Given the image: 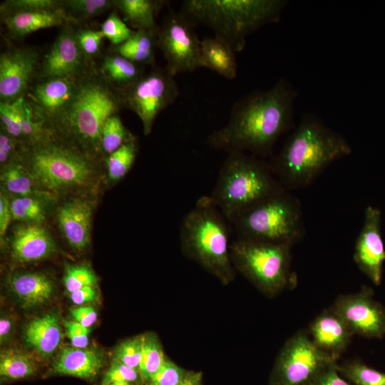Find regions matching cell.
<instances>
[{"label":"cell","mask_w":385,"mask_h":385,"mask_svg":"<svg viewBox=\"0 0 385 385\" xmlns=\"http://www.w3.org/2000/svg\"><path fill=\"white\" fill-rule=\"evenodd\" d=\"M36 371L34 359L29 354L16 350H7L1 354L0 375L9 379H21Z\"/></svg>","instance_id":"30"},{"label":"cell","mask_w":385,"mask_h":385,"mask_svg":"<svg viewBox=\"0 0 385 385\" xmlns=\"http://www.w3.org/2000/svg\"><path fill=\"white\" fill-rule=\"evenodd\" d=\"M125 108L140 118L145 135H148L158 115L172 105L179 96L175 80L165 68L153 66L128 88L118 93Z\"/></svg>","instance_id":"11"},{"label":"cell","mask_w":385,"mask_h":385,"mask_svg":"<svg viewBox=\"0 0 385 385\" xmlns=\"http://www.w3.org/2000/svg\"><path fill=\"white\" fill-rule=\"evenodd\" d=\"M40 57L35 48L14 47L0 56V101L14 103L26 96L37 78Z\"/></svg>","instance_id":"14"},{"label":"cell","mask_w":385,"mask_h":385,"mask_svg":"<svg viewBox=\"0 0 385 385\" xmlns=\"http://www.w3.org/2000/svg\"><path fill=\"white\" fill-rule=\"evenodd\" d=\"M339 373L353 385H385V373L359 360H349L337 365Z\"/></svg>","instance_id":"31"},{"label":"cell","mask_w":385,"mask_h":385,"mask_svg":"<svg viewBox=\"0 0 385 385\" xmlns=\"http://www.w3.org/2000/svg\"><path fill=\"white\" fill-rule=\"evenodd\" d=\"M66 334L73 347L86 348L88 344L89 328L76 321H67L63 323Z\"/></svg>","instance_id":"46"},{"label":"cell","mask_w":385,"mask_h":385,"mask_svg":"<svg viewBox=\"0 0 385 385\" xmlns=\"http://www.w3.org/2000/svg\"><path fill=\"white\" fill-rule=\"evenodd\" d=\"M26 342L42 356L51 355L58 346L62 333L55 313L31 321L24 331Z\"/></svg>","instance_id":"24"},{"label":"cell","mask_w":385,"mask_h":385,"mask_svg":"<svg viewBox=\"0 0 385 385\" xmlns=\"http://www.w3.org/2000/svg\"><path fill=\"white\" fill-rule=\"evenodd\" d=\"M284 188L268 163L251 154L233 152L224 162L208 197L229 222Z\"/></svg>","instance_id":"7"},{"label":"cell","mask_w":385,"mask_h":385,"mask_svg":"<svg viewBox=\"0 0 385 385\" xmlns=\"http://www.w3.org/2000/svg\"><path fill=\"white\" fill-rule=\"evenodd\" d=\"M133 136L124 126L118 113L105 123L101 133V152L108 156Z\"/></svg>","instance_id":"36"},{"label":"cell","mask_w":385,"mask_h":385,"mask_svg":"<svg viewBox=\"0 0 385 385\" xmlns=\"http://www.w3.org/2000/svg\"><path fill=\"white\" fill-rule=\"evenodd\" d=\"M1 180L5 189L16 197L37 196L36 185L21 160L3 167Z\"/></svg>","instance_id":"29"},{"label":"cell","mask_w":385,"mask_h":385,"mask_svg":"<svg viewBox=\"0 0 385 385\" xmlns=\"http://www.w3.org/2000/svg\"><path fill=\"white\" fill-rule=\"evenodd\" d=\"M97 283L95 273L88 266L83 265H67L63 277V284L70 293L86 286Z\"/></svg>","instance_id":"39"},{"label":"cell","mask_w":385,"mask_h":385,"mask_svg":"<svg viewBox=\"0 0 385 385\" xmlns=\"http://www.w3.org/2000/svg\"><path fill=\"white\" fill-rule=\"evenodd\" d=\"M12 219L11 203L1 192L0 195V235L4 237Z\"/></svg>","instance_id":"49"},{"label":"cell","mask_w":385,"mask_h":385,"mask_svg":"<svg viewBox=\"0 0 385 385\" xmlns=\"http://www.w3.org/2000/svg\"><path fill=\"white\" fill-rule=\"evenodd\" d=\"M10 203L13 220L38 224L45 219L46 205L38 196L16 197Z\"/></svg>","instance_id":"35"},{"label":"cell","mask_w":385,"mask_h":385,"mask_svg":"<svg viewBox=\"0 0 385 385\" xmlns=\"http://www.w3.org/2000/svg\"><path fill=\"white\" fill-rule=\"evenodd\" d=\"M9 286L26 306H36L46 302L53 291L51 280L46 274L37 272L16 274L10 279Z\"/></svg>","instance_id":"27"},{"label":"cell","mask_w":385,"mask_h":385,"mask_svg":"<svg viewBox=\"0 0 385 385\" xmlns=\"http://www.w3.org/2000/svg\"><path fill=\"white\" fill-rule=\"evenodd\" d=\"M11 256L19 262L41 260L52 255L55 242L48 230L35 223H24L13 230L10 241Z\"/></svg>","instance_id":"20"},{"label":"cell","mask_w":385,"mask_h":385,"mask_svg":"<svg viewBox=\"0 0 385 385\" xmlns=\"http://www.w3.org/2000/svg\"><path fill=\"white\" fill-rule=\"evenodd\" d=\"M381 221V212L378 208L369 205L365 209L364 224L356 238L353 255L358 268L376 286L381 282L385 261Z\"/></svg>","instance_id":"16"},{"label":"cell","mask_w":385,"mask_h":385,"mask_svg":"<svg viewBox=\"0 0 385 385\" xmlns=\"http://www.w3.org/2000/svg\"><path fill=\"white\" fill-rule=\"evenodd\" d=\"M74 321L89 328L97 319V313L91 306H80L71 310Z\"/></svg>","instance_id":"48"},{"label":"cell","mask_w":385,"mask_h":385,"mask_svg":"<svg viewBox=\"0 0 385 385\" xmlns=\"http://www.w3.org/2000/svg\"><path fill=\"white\" fill-rule=\"evenodd\" d=\"M235 51L224 39L215 36L201 41V57L203 67L208 68L228 80L237 73Z\"/></svg>","instance_id":"25"},{"label":"cell","mask_w":385,"mask_h":385,"mask_svg":"<svg viewBox=\"0 0 385 385\" xmlns=\"http://www.w3.org/2000/svg\"><path fill=\"white\" fill-rule=\"evenodd\" d=\"M178 385H202V373L201 371H188Z\"/></svg>","instance_id":"51"},{"label":"cell","mask_w":385,"mask_h":385,"mask_svg":"<svg viewBox=\"0 0 385 385\" xmlns=\"http://www.w3.org/2000/svg\"><path fill=\"white\" fill-rule=\"evenodd\" d=\"M1 128L9 135L23 143V132L16 101H0Z\"/></svg>","instance_id":"42"},{"label":"cell","mask_w":385,"mask_h":385,"mask_svg":"<svg viewBox=\"0 0 385 385\" xmlns=\"http://www.w3.org/2000/svg\"><path fill=\"white\" fill-rule=\"evenodd\" d=\"M62 9L61 0H6L1 4V15L16 12Z\"/></svg>","instance_id":"38"},{"label":"cell","mask_w":385,"mask_h":385,"mask_svg":"<svg viewBox=\"0 0 385 385\" xmlns=\"http://www.w3.org/2000/svg\"><path fill=\"white\" fill-rule=\"evenodd\" d=\"M351 153L342 134L319 117L305 114L269 164L284 188L297 190L308 187L332 163Z\"/></svg>","instance_id":"2"},{"label":"cell","mask_w":385,"mask_h":385,"mask_svg":"<svg viewBox=\"0 0 385 385\" xmlns=\"http://www.w3.org/2000/svg\"><path fill=\"white\" fill-rule=\"evenodd\" d=\"M140 375L137 369L128 366L114 359L104 374L101 385H109L115 382H135ZM141 378V377H140Z\"/></svg>","instance_id":"44"},{"label":"cell","mask_w":385,"mask_h":385,"mask_svg":"<svg viewBox=\"0 0 385 385\" xmlns=\"http://www.w3.org/2000/svg\"><path fill=\"white\" fill-rule=\"evenodd\" d=\"M138 152L135 135L106 158L108 177L113 181L122 179L131 168Z\"/></svg>","instance_id":"32"},{"label":"cell","mask_w":385,"mask_h":385,"mask_svg":"<svg viewBox=\"0 0 385 385\" xmlns=\"http://www.w3.org/2000/svg\"><path fill=\"white\" fill-rule=\"evenodd\" d=\"M187 371L166 358L159 370L147 381L146 385H178Z\"/></svg>","instance_id":"43"},{"label":"cell","mask_w":385,"mask_h":385,"mask_svg":"<svg viewBox=\"0 0 385 385\" xmlns=\"http://www.w3.org/2000/svg\"><path fill=\"white\" fill-rule=\"evenodd\" d=\"M22 143L16 139L2 128L0 131V163L3 167L21 160Z\"/></svg>","instance_id":"45"},{"label":"cell","mask_w":385,"mask_h":385,"mask_svg":"<svg viewBox=\"0 0 385 385\" xmlns=\"http://www.w3.org/2000/svg\"><path fill=\"white\" fill-rule=\"evenodd\" d=\"M1 16L8 33L15 38L42 29L63 26L70 23L63 9L16 12Z\"/></svg>","instance_id":"21"},{"label":"cell","mask_w":385,"mask_h":385,"mask_svg":"<svg viewBox=\"0 0 385 385\" xmlns=\"http://www.w3.org/2000/svg\"><path fill=\"white\" fill-rule=\"evenodd\" d=\"M76 41L86 58L91 61L101 53L104 35L101 30L79 29L75 30Z\"/></svg>","instance_id":"40"},{"label":"cell","mask_w":385,"mask_h":385,"mask_svg":"<svg viewBox=\"0 0 385 385\" xmlns=\"http://www.w3.org/2000/svg\"><path fill=\"white\" fill-rule=\"evenodd\" d=\"M61 6L70 23L77 24L101 15L113 7V0H63Z\"/></svg>","instance_id":"33"},{"label":"cell","mask_w":385,"mask_h":385,"mask_svg":"<svg viewBox=\"0 0 385 385\" xmlns=\"http://www.w3.org/2000/svg\"><path fill=\"white\" fill-rule=\"evenodd\" d=\"M157 31L135 30L133 35L124 43L112 46L115 52L130 61L143 66H155V51L158 47Z\"/></svg>","instance_id":"28"},{"label":"cell","mask_w":385,"mask_h":385,"mask_svg":"<svg viewBox=\"0 0 385 385\" xmlns=\"http://www.w3.org/2000/svg\"><path fill=\"white\" fill-rule=\"evenodd\" d=\"M193 27L181 13L170 10L158 28V47L165 58V68L174 77L203 67L201 41Z\"/></svg>","instance_id":"12"},{"label":"cell","mask_w":385,"mask_h":385,"mask_svg":"<svg viewBox=\"0 0 385 385\" xmlns=\"http://www.w3.org/2000/svg\"><path fill=\"white\" fill-rule=\"evenodd\" d=\"M285 0H186L181 14L193 26L202 24L227 41L235 52L261 26L279 21Z\"/></svg>","instance_id":"5"},{"label":"cell","mask_w":385,"mask_h":385,"mask_svg":"<svg viewBox=\"0 0 385 385\" xmlns=\"http://www.w3.org/2000/svg\"><path fill=\"white\" fill-rule=\"evenodd\" d=\"M228 223L209 197L204 196L185 216L180 227L183 253L225 285L235 277L230 257Z\"/></svg>","instance_id":"6"},{"label":"cell","mask_w":385,"mask_h":385,"mask_svg":"<svg viewBox=\"0 0 385 385\" xmlns=\"http://www.w3.org/2000/svg\"><path fill=\"white\" fill-rule=\"evenodd\" d=\"M297 97L296 89L284 78L268 90L245 96L233 105L227 123L208 135L207 145L229 153L272 157L277 139L294 127Z\"/></svg>","instance_id":"1"},{"label":"cell","mask_w":385,"mask_h":385,"mask_svg":"<svg viewBox=\"0 0 385 385\" xmlns=\"http://www.w3.org/2000/svg\"><path fill=\"white\" fill-rule=\"evenodd\" d=\"M373 289L363 285L354 294L337 297L331 307L354 334L366 338L385 336V307L374 298Z\"/></svg>","instance_id":"13"},{"label":"cell","mask_w":385,"mask_h":385,"mask_svg":"<svg viewBox=\"0 0 385 385\" xmlns=\"http://www.w3.org/2000/svg\"><path fill=\"white\" fill-rule=\"evenodd\" d=\"M102 366L99 354L86 348H63L52 365V371L81 379L94 378Z\"/></svg>","instance_id":"22"},{"label":"cell","mask_w":385,"mask_h":385,"mask_svg":"<svg viewBox=\"0 0 385 385\" xmlns=\"http://www.w3.org/2000/svg\"><path fill=\"white\" fill-rule=\"evenodd\" d=\"M291 249L287 245L240 238L230 247L235 269L261 292L272 297L297 285V274L292 270Z\"/></svg>","instance_id":"9"},{"label":"cell","mask_w":385,"mask_h":385,"mask_svg":"<svg viewBox=\"0 0 385 385\" xmlns=\"http://www.w3.org/2000/svg\"><path fill=\"white\" fill-rule=\"evenodd\" d=\"M101 31L113 46H118L129 39L135 33L116 11H113L101 24Z\"/></svg>","instance_id":"37"},{"label":"cell","mask_w":385,"mask_h":385,"mask_svg":"<svg viewBox=\"0 0 385 385\" xmlns=\"http://www.w3.org/2000/svg\"><path fill=\"white\" fill-rule=\"evenodd\" d=\"M98 68L118 93L132 86L145 74L143 66L113 51L103 56Z\"/></svg>","instance_id":"23"},{"label":"cell","mask_w":385,"mask_h":385,"mask_svg":"<svg viewBox=\"0 0 385 385\" xmlns=\"http://www.w3.org/2000/svg\"><path fill=\"white\" fill-rule=\"evenodd\" d=\"M78 77L38 79L28 92V101L35 112L50 127L72 100Z\"/></svg>","instance_id":"17"},{"label":"cell","mask_w":385,"mask_h":385,"mask_svg":"<svg viewBox=\"0 0 385 385\" xmlns=\"http://www.w3.org/2000/svg\"><path fill=\"white\" fill-rule=\"evenodd\" d=\"M71 23L64 25L40 63L37 79L75 78L81 76L93 62L81 50Z\"/></svg>","instance_id":"15"},{"label":"cell","mask_w":385,"mask_h":385,"mask_svg":"<svg viewBox=\"0 0 385 385\" xmlns=\"http://www.w3.org/2000/svg\"><path fill=\"white\" fill-rule=\"evenodd\" d=\"M113 8L134 30L158 31L155 16L168 3L163 0H113Z\"/></svg>","instance_id":"26"},{"label":"cell","mask_w":385,"mask_h":385,"mask_svg":"<svg viewBox=\"0 0 385 385\" xmlns=\"http://www.w3.org/2000/svg\"><path fill=\"white\" fill-rule=\"evenodd\" d=\"M96 160L49 128L38 140L21 144V162L36 185L47 192L88 188L94 180Z\"/></svg>","instance_id":"4"},{"label":"cell","mask_w":385,"mask_h":385,"mask_svg":"<svg viewBox=\"0 0 385 385\" xmlns=\"http://www.w3.org/2000/svg\"><path fill=\"white\" fill-rule=\"evenodd\" d=\"M229 223L237 238L291 247L305 235L302 204L285 188L242 212Z\"/></svg>","instance_id":"8"},{"label":"cell","mask_w":385,"mask_h":385,"mask_svg":"<svg viewBox=\"0 0 385 385\" xmlns=\"http://www.w3.org/2000/svg\"><path fill=\"white\" fill-rule=\"evenodd\" d=\"M338 359L319 349L307 330L292 335L280 350L272 369L269 385H307Z\"/></svg>","instance_id":"10"},{"label":"cell","mask_w":385,"mask_h":385,"mask_svg":"<svg viewBox=\"0 0 385 385\" xmlns=\"http://www.w3.org/2000/svg\"><path fill=\"white\" fill-rule=\"evenodd\" d=\"M125 108L120 94L106 81L94 61L79 76L76 93L48 127L95 158L102 153L101 133L106 120Z\"/></svg>","instance_id":"3"},{"label":"cell","mask_w":385,"mask_h":385,"mask_svg":"<svg viewBox=\"0 0 385 385\" xmlns=\"http://www.w3.org/2000/svg\"><path fill=\"white\" fill-rule=\"evenodd\" d=\"M11 322L5 317H1L0 320V337L1 342H3L10 334L11 331Z\"/></svg>","instance_id":"52"},{"label":"cell","mask_w":385,"mask_h":385,"mask_svg":"<svg viewBox=\"0 0 385 385\" xmlns=\"http://www.w3.org/2000/svg\"><path fill=\"white\" fill-rule=\"evenodd\" d=\"M337 364L329 366L307 385H353L339 373Z\"/></svg>","instance_id":"47"},{"label":"cell","mask_w":385,"mask_h":385,"mask_svg":"<svg viewBox=\"0 0 385 385\" xmlns=\"http://www.w3.org/2000/svg\"><path fill=\"white\" fill-rule=\"evenodd\" d=\"M109 385H133V384L130 382H127V381H121V382L112 383Z\"/></svg>","instance_id":"53"},{"label":"cell","mask_w":385,"mask_h":385,"mask_svg":"<svg viewBox=\"0 0 385 385\" xmlns=\"http://www.w3.org/2000/svg\"><path fill=\"white\" fill-rule=\"evenodd\" d=\"M165 359L157 335L153 333L144 334L142 356L138 368L140 377L147 381L159 370Z\"/></svg>","instance_id":"34"},{"label":"cell","mask_w":385,"mask_h":385,"mask_svg":"<svg viewBox=\"0 0 385 385\" xmlns=\"http://www.w3.org/2000/svg\"><path fill=\"white\" fill-rule=\"evenodd\" d=\"M144 335H138L123 342L115 350V358L129 367L137 369L140 366Z\"/></svg>","instance_id":"41"},{"label":"cell","mask_w":385,"mask_h":385,"mask_svg":"<svg viewBox=\"0 0 385 385\" xmlns=\"http://www.w3.org/2000/svg\"><path fill=\"white\" fill-rule=\"evenodd\" d=\"M96 294L94 286H86L70 293V298L75 304L82 305L93 301Z\"/></svg>","instance_id":"50"},{"label":"cell","mask_w":385,"mask_h":385,"mask_svg":"<svg viewBox=\"0 0 385 385\" xmlns=\"http://www.w3.org/2000/svg\"><path fill=\"white\" fill-rule=\"evenodd\" d=\"M307 332L319 349L338 359L354 335L331 307L323 310L311 322Z\"/></svg>","instance_id":"19"},{"label":"cell","mask_w":385,"mask_h":385,"mask_svg":"<svg viewBox=\"0 0 385 385\" xmlns=\"http://www.w3.org/2000/svg\"><path fill=\"white\" fill-rule=\"evenodd\" d=\"M93 211L92 202L83 197L69 199L58 210L59 229L76 250H82L90 243Z\"/></svg>","instance_id":"18"}]
</instances>
